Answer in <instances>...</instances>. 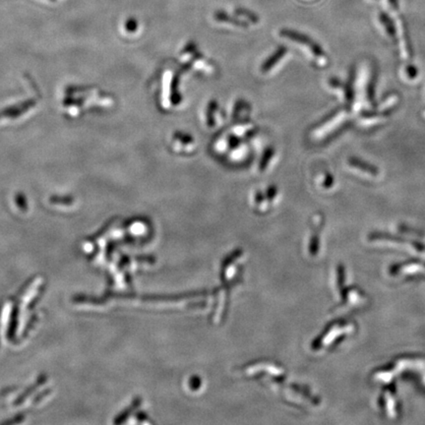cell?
I'll use <instances>...</instances> for the list:
<instances>
[{
	"instance_id": "obj_8",
	"label": "cell",
	"mask_w": 425,
	"mask_h": 425,
	"mask_svg": "<svg viewBox=\"0 0 425 425\" xmlns=\"http://www.w3.org/2000/svg\"><path fill=\"white\" fill-rule=\"evenodd\" d=\"M252 112L253 108L251 104L243 99H238L231 106L229 114L230 121L231 123L252 121Z\"/></svg>"
},
{
	"instance_id": "obj_5",
	"label": "cell",
	"mask_w": 425,
	"mask_h": 425,
	"mask_svg": "<svg viewBox=\"0 0 425 425\" xmlns=\"http://www.w3.org/2000/svg\"><path fill=\"white\" fill-rule=\"evenodd\" d=\"M169 146L175 154L188 156L192 155L197 151L198 141L189 132L183 130H176L170 136Z\"/></svg>"
},
{
	"instance_id": "obj_7",
	"label": "cell",
	"mask_w": 425,
	"mask_h": 425,
	"mask_svg": "<svg viewBox=\"0 0 425 425\" xmlns=\"http://www.w3.org/2000/svg\"><path fill=\"white\" fill-rule=\"evenodd\" d=\"M278 162L279 153L277 148L272 145H268L261 151L256 161L255 172L259 176L268 175L276 168Z\"/></svg>"
},
{
	"instance_id": "obj_12",
	"label": "cell",
	"mask_w": 425,
	"mask_h": 425,
	"mask_svg": "<svg viewBox=\"0 0 425 425\" xmlns=\"http://www.w3.org/2000/svg\"></svg>"
},
{
	"instance_id": "obj_9",
	"label": "cell",
	"mask_w": 425,
	"mask_h": 425,
	"mask_svg": "<svg viewBox=\"0 0 425 425\" xmlns=\"http://www.w3.org/2000/svg\"><path fill=\"white\" fill-rule=\"evenodd\" d=\"M348 165L352 171L358 173V175L362 177H367V178H377L379 177V170L377 168L357 158L349 159Z\"/></svg>"
},
{
	"instance_id": "obj_2",
	"label": "cell",
	"mask_w": 425,
	"mask_h": 425,
	"mask_svg": "<svg viewBox=\"0 0 425 425\" xmlns=\"http://www.w3.org/2000/svg\"><path fill=\"white\" fill-rule=\"evenodd\" d=\"M177 59L184 68L205 77H212L216 72L212 60L193 41H188L180 48Z\"/></svg>"
},
{
	"instance_id": "obj_6",
	"label": "cell",
	"mask_w": 425,
	"mask_h": 425,
	"mask_svg": "<svg viewBox=\"0 0 425 425\" xmlns=\"http://www.w3.org/2000/svg\"><path fill=\"white\" fill-rule=\"evenodd\" d=\"M289 56V50L285 46H279L262 61L259 67L260 74L264 77L274 76L283 68Z\"/></svg>"
},
{
	"instance_id": "obj_4",
	"label": "cell",
	"mask_w": 425,
	"mask_h": 425,
	"mask_svg": "<svg viewBox=\"0 0 425 425\" xmlns=\"http://www.w3.org/2000/svg\"><path fill=\"white\" fill-rule=\"evenodd\" d=\"M201 120L203 127L210 131L214 132L219 130L225 123V113L215 99H210L202 108Z\"/></svg>"
},
{
	"instance_id": "obj_10",
	"label": "cell",
	"mask_w": 425,
	"mask_h": 425,
	"mask_svg": "<svg viewBox=\"0 0 425 425\" xmlns=\"http://www.w3.org/2000/svg\"><path fill=\"white\" fill-rule=\"evenodd\" d=\"M379 19H380L381 24L384 26L385 30L387 31L388 35H389L391 37L396 38V35H395V27H394V24H392V21H391L389 16H388L387 14H385V13H380Z\"/></svg>"
},
{
	"instance_id": "obj_11",
	"label": "cell",
	"mask_w": 425,
	"mask_h": 425,
	"mask_svg": "<svg viewBox=\"0 0 425 425\" xmlns=\"http://www.w3.org/2000/svg\"><path fill=\"white\" fill-rule=\"evenodd\" d=\"M334 177L332 175H329V174H327V175H325L324 177H321L320 178V183L322 184V186L323 187H332V185L334 184Z\"/></svg>"
},
{
	"instance_id": "obj_1",
	"label": "cell",
	"mask_w": 425,
	"mask_h": 425,
	"mask_svg": "<svg viewBox=\"0 0 425 425\" xmlns=\"http://www.w3.org/2000/svg\"><path fill=\"white\" fill-rule=\"evenodd\" d=\"M180 70L176 66L166 64L158 71L154 92L159 107L166 111H176L184 105V95L181 88Z\"/></svg>"
},
{
	"instance_id": "obj_3",
	"label": "cell",
	"mask_w": 425,
	"mask_h": 425,
	"mask_svg": "<svg viewBox=\"0 0 425 425\" xmlns=\"http://www.w3.org/2000/svg\"><path fill=\"white\" fill-rule=\"evenodd\" d=\"M280 36L285 40L292 42L302 52L305 53L306 57L317 67H325L328 64V56L324 49L316 41L307 35L297 33L293 30L283 29L280 31Z\"/></svg>"
}]
</instances>
